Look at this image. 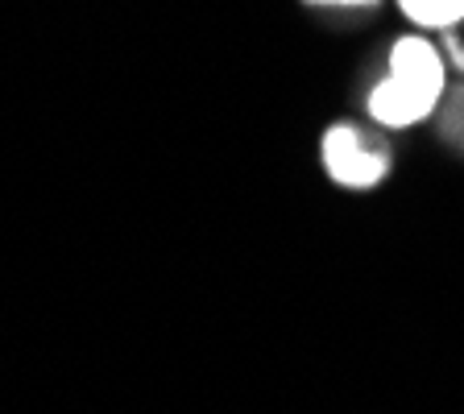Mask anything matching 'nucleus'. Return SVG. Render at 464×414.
<instances>
[{
	"label": "nucleus",
	"instance_id": "obj_1",
	"mask_svg": "<svg viewBox=\"0 0 464 414\" xmlns=\"http://www.w3.org/2000/svg\"><path fill=\"white\" fill-rule=\"evenodd\" d=\"M324 166L344 187H373L386 174V154L357 129L336 125L324 133Z\"/></svg>",
	"mask_w": 464,
	"mask_h": 414
},
{
	"label": "nucleus",
	"instance_id": "obj_2",
	"mask_svg": "<svg viewBox=\"0 0 464 414\" xmlns=\"http://www.w3.org/2000/svg\"><path fill=\"white\" fill-rule=\"evenodd\" d=\"M390 79L415 87L419 96L440 104V91H444V63H440L435 46H427L423 38H402L394 46V54H390Z\"/></svg>",
	"mask_w": 464,
	"mask_h": 414
},
{
	"label": "nucleus",
	"instance_id": "obj_3",
	"mask_svg": "<svg viewBox=\"0 0 464 414\" xmlns=\"http://www.w3.org/2000/svg\"><path fill=\"white\" fill-rule=\"evenodd\" d=\"M431 108H435V100L419 96L415 87L398 83V79H382V83L373 87V96H369V112H373L382 125H394V129H406V125H415V120H423Z\"/></svg>",
	"mask_w": 464,
	"mask_h": 414
},
{
	"label": "nucleus",
	"instance_id": "obj_4",
	"mask_svg": "<svg viewBox=\"0 0 464 414\" xmlns=\"http://www.w3.org/2000/svg\"><path fill=\"white\" fill-rule=\"evenodd\" d=\"M398 5L419 25H456L464 17V0H398Z\"/></svg>",
	"mask_w": 464,
	"mask_h": 414
},
{
	"label": "nucleus",
	"instance_id": "obj_5",
	"mask_svg": "<svg viewBox=\"0 0 464 414\" xmlns=\"http://www.w3.org/2000/svg\"><path fill=\"white\" fill-rule=\"evenodd\" d=\"M444 137L456 141L464 149V83L456 87L452 96H448V108H444Z\"/></svg>",
	"mask_w": 464,
	"mask_h": 414
},
{
	"label": "nucleus",
	"instance_id": "obj_6",
	"mask_svg": "<svg viewBox=\"0 0 464 414\" xmlns=\"http://www.w3.org/2000/svg\"><path fill=\"white\" fill-rule=\"evenodd\" d=\"M311 5H344L348 9V5H373V0H311Z\"/></svg>",
	"mask_w": 464,
	"mask_h": 414
}]
</instances>
